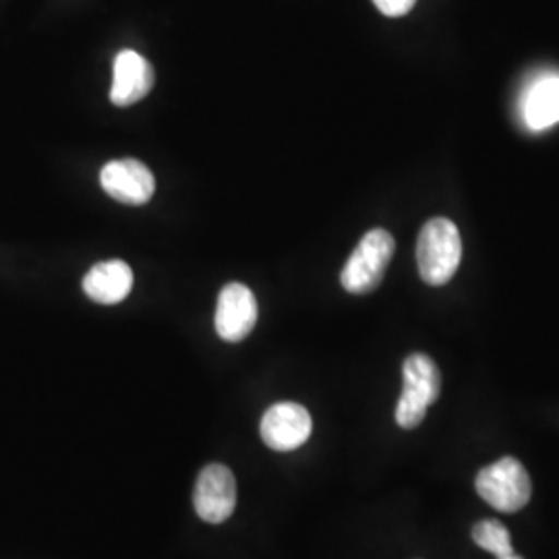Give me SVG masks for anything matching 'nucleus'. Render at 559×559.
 <instances>
[{"label":"nucleus","mask_w":559,"mask_h":559,"mask_svg":"<svg viewBox=\"0 0 559 559\" xmlns=\"http://www.w3.org/2000/svg\"><path fill=\"white\" fill-rule=\"evenodd\" d=\"M462 261V239L456 224L448 218L425 222L417 240L420 278L429 286H443L454 278Z\"/></svg>","instance_id":"1"},{"label":"nucleus","mask_w":559,"mask_h":559,"mask_svg":"<svg viewBox=\"0 0 559 559\" xmlns=\"http://www.w3.org/2000/svg\"><path fill=\"white\" fill-rule=\"evenodd\" d=\"M396 240L383 230L373 228L359 240L357 249L342 267L340 282L350 295H369L373 293L385 276V270L394 258Z\"/></svg>","instance_id":"2"},{"label":"nucleus","mask_w":559,"mask_h":559,"mask_svg":"<svg viewBox=\"0 0 559 559\" xmlns=\"http://www.w3.org/2000/svg\"><path fill=\"white\" fill-rule=\"evenodd\" d=\"M404 388L396 406V423L402 429L419 427L427 408L440 399L441 373L431 357L415 353L402 365Z\"/></svg>","instance_id":"3"},{"label":"nucleus","mask_w":559,"mask_h":559,"mask_svg":"<svg viewBox=\"0 0 559 559\" xmlns=\"http://www.w3.org/2000/svg\"><path fill=\"white\" fill-rule=\"evenodd\" d=\"M475 487L483 500L506 514L522 510L533 496V483L526 468L512 456L480 468Z\"/></svg>","instance_id":"4"},{"label":"nucleus","mask_w":559,"mask_h":559,"mask_svg":"<svg viewBox=\"0 0 559 559\" xmlns=\"http://www.w3.org/2000/svg\"><path fill=\"white\" fill-rule=\"evenodd\" d=\"M195 512L210 524H222L237 508V479L224 464H207L198 477L193 491Z\"/></svg>","instance_id":"5"},{"label":"nucleus","mask_w":559,"mask_h":559,"mask_svg":"<svg viewBox=\"0 0 559 559\" xmlns=\"http://www.w3.org/2000/svg\"><path fill=\"white\" fill-rule=\"evenodd\" d=\"M313 420L297 402H280L265 411L261 419V440L276 452H293L311 438Z\"/></svg>","instance_id":"6"},{"label":"nucleus","mask_w":559,"mask_h":559,"mask_svg":"<svg viewBox=\"0 0 559 559\" xmlns=\"http://www.w3.org/2000/svg\"><path fill=\"white\" fill-rule=\"evenodd\" d=\"M258 300L249 286L233 282L222 288L216 307V332L222 340L240 342L247 338L258 323Z\"/></svg>","instance_id":"7"},{"label":"nucleus","mask_w":559,"mask_h":559,"mask_svg":"<svg viewBox=\"0 0 559 559\" xmlns=\"http://www.w3.org/2000/svg\"><path fill=\"white\" fill-rule=\"evenodd\" d=\"M102 189L127 205H143L154 198L156 179L152 170L135 158L108 162L100 173Z\"/></svg>","instance_id":"8"},{"label":"nucleus","mask_w":559,"mask_h":559,"mask_svg":"<svg viewBox=\"0 0 559 559\" xmlns=\"http://www.w3.org/2000/svg\"><path fill=\"white\" fill-rule=\"evenodd\" d=\"M154 67L135 50H122L115 59V80L110 100L115 106H131L143 100L154 87Z\"/></svg>","instance_id":"9"},{"label":"nucleus","mask_w":559,"mask_h":559,"mask_svg":"<svg viewBox=\"0 0 559 559\" xmlns=\"http://www.w3.org/2000/svg\"><path fill=\"white\" fill-rule=\"evenodd\" d=\"M133 288V272L120 260L96 263L83 278L85 295L100 305H117Z\"/></svg>","instance_id":"10"},{"label":"nucleus","mask_w":559,"mask_h":559,"mask_svg":"<svg viewBox=\"0 0 559 559\" xmlns=\"http://www.w3.org/2000/svg\"><path fill=\"white\" fill-rule=\"evenodd\" d=\"M522 119L531 131H545L559 122V75L535 81L522 100Z\"/></svg>","instance_id":"11"},{"label":"nucleus","mask_w":559,"mask_h":559,"mask_svg":"<svg viewBox=\"0 0 559 559\" xmlns=\"http://www.w3.org/2000/svg\"><path fill=\"white\" fill-rule=\"evenodd\" d=\"M473 540L480 549L493 554L496 558H503L514 554L510 531L498 520H480L473 526Z\"/></svg>","instance_id":"12"},{"label":"nucleus","mask_w":559,"mask_h":559,"mask_svg":"<svg viewBox=\"0 0 559 559\" xmlns=\"http://www.w3.org/2000/svg\"><path fill=\"white\" fill-rule=\"evenodd\" d=\"M376 7L380 9L383 15L388 17H402L406 13H411V9L415 7L417 0H373Z\"/></svg>","instance_id":"13"},{"label":"nucleus","mask_w":559,"mask_h":559,"mask_svg":"<svg viewBox=\"0 0 559 559\" xmlns=\"http://www.w3.org/2000/svg\"><path fill=\"white\" fill-rule=\"evenodd\" d=\"M498 559H524V558H520L519 554H510V556H503V558H498Z\"/></svg>","instance_id":"14"}]
</instances>
